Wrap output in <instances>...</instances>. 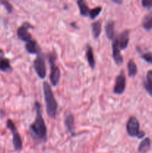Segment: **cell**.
Segmentation results:
<instances>
[{
  "label": "cell",
  "instance_id": "obj_1",
  "mask_svg": "<svg viewBox=\"0 0 152 153\" xmlns=\"http://www.w3.org/2000/svg\"><path fill=\"white\" fill-rule=\"evenodd\" d=\"M36 117L29 127L30 133L36 141L44 142L47 137V128L41 112V105L38 102L34 103Z\"/></svg>",
  "mask_w": 152,
  "mask_h": 153
},
{
  "label": "cell",
  "instance_id": "obj_2",
  "mask_svg": "<svg viewBox=\"0 0 152 153\" xmlns=\"http://www.w3.org/2000/svg\"><path fill=\"white\" fill-rule=\"evenodd\" d=\"M43 94H44V100L46 102V112L48 116L51 118H55L57 114L58 110V103L55 98L52 88L48 82H43Z\"/></svg>",
  "mask_w": 152,
  "mask_h": 153
},
{
  "label": "cell",
  "instance_id": "obj_3",
  "mask_svg": "<svg viewBox=\"0 0 152 153\" xmlns=\"http://www.w3.org/2000/svg\"><path fill=\"white\" fill-rule=\"evenodd\" d=\"M57 56L55 53H51L49 55V62L50 64V75H49V79H50L51 84L52 86H56L60 81L61 78V71L60 68L55 64V60Z\"/></svg>",
  "mask_w": 152,
  "mask_h": 153
},
{
  "label": "cell",
  "instance_id": "obj_4",
  "mask_svg": "<svg viewBox=\"0 0 152 153\" xmlns=\"http://www.w3.org/2000/svg\"><path fill=\"white\" fill-rule=\"evenodd\" d=\"M6 124H7V127L10 130L12 135H13V145L15 150L20 151L22 148V140L21 139L20 134L18 132L16 126L13 123V121L10 119L7 120Z\"/></svg>",
  "mask_w": 152,
  "mask_h": 153
},
{
  "label": "cell",
  "instance_id": "obj_5",
  "mask_svg": "<svg viewBox=\"0 0 152 153\" xmlns=\"http://www.w3.org/2000/svg\"><path fill=\"white\" fill-rule=\"evenodd\" d=\"M34 68L36 73L40 79H45L46 76V61L44 55L42 53L39 54L34 61Z\"/></svg>",
  "mask_w": 152,
  "mask_h": 153
},
{
  "label": "cell",
  "instance_id": "obj_6",
  "mask_svg": "<svg viewBox=\"0 0 152 153\" xmlns=\"http://www.w3.org/2000/svg\"><path fill=\"white\" fill-rule=\"evenodd\" d=\"M34 28V26L31 24H30L29 22H24L21 26L18 28L17 31H16L18 38L22 40V41L26 42V43L29 40H32V36L29 33L28 30H29V28Z\"/></svg>",
  "mask_w": 152,
  "mask_h": 153
},
{
  "label": "cell",
  "instance_id": "obj_7",
  "mask_svg": "<svg viewBox=\"0 0 152 153\" xmlns=\"http://www.w3.org/2000/svg\"><path fill=\"white\" fill-rule=\"evenodd\" d=\"M126 130L131 137H137L139 134V123L136 117H131L126 124Z\"/></svg>",
  "mask_w": 152,
  "mask_h": 153
},
{
  "label": "cell",
  "instance_id": "obj_8",
  "mask_svg": "<svg viewBox=\"0 0 152 153\" xmlns=\"http://www.w3.org/2000/svg\"><path fill=\"white\" fill-rule=\"evenodd\" d=\"M125 88H126V77H125L124 71L122 70L116 78V82H115V85L113 88V93L115 94L120 95V94H123Z\"/></svg>",
  "mask_w": 152,
  "mask_h": 153
},
{
  "label": "cell",
  "instance_id": "obj_9",
  "mask_svg": "<svg viewBox=\"0 0 152 153\" xmlns=\"http://www.w3.org/2000/svg\"><path fill=\"white\" fill-rule=\"evenodd\" d=\"M115 38H116L121 50L125 49L128 47V43H129V31L125 30V31H122L119 35L116 36Z\"/></svg>",
  "mask_w": 152,
  "mask_h": 153
},
{
  "label": "cell",
  "instance_id": "obj_10",
  "mask_svg": "<svg viewBox=\"0 0 152 153\" xmlns=\"http://www.w3.org/2000/svg\"><path fill=\"white\" fill-rule=\"evenodd\" d=\"M112 51H113L112 56H113L115 63L117 65L122 64V62H123V57L121 55V49L119 48V45H118L116 38L113 39V43H112Z\"/></svg>",
  "mask_w": 152,
  "mask_h": 153
},
{
  "label": "cell",
  "instance_id": "obj_11",
  "mask_svg": "<svg viewBox=\"0 0 152 153\" xmlns=\"http://www.w3.org/2000/svg\"><path fill=\"white\" fill-rule=\"evenodd\" d=\"M64 123L67 131L71 134H73L75 131V117L71 112L68 111L66 113Z\"/></svg>",
  "mask_w": 152,
  "mask_h": 153
},
{
  "label": "cell",
  "instance_id": "obj_12",
  "mask_svg": "<svg viewBox=\"0 0 152 153\" xmlns=\"http://www.w3.org/2000/svg\"><path fill=\"white\" fill-rule=\"evenodd\" d=\"M25 49L28 53L37 54V55L40 54V51H41L40 46L35 40H31L25 43Z\"/></svg>",
  "mask_w": 152,
  "mask_h": 153
},
{
  "label": "cell",
  "instance_id": "obj_13",
  "mask_svg": "<svg viewBox=\"0 0 152 153\" xmlns=\"http://www.w3.org/2000/svg\"><path fill=\"white\" fill-rule=\"evenodd\" d=\"M105 32L107 38L109 40H113L116 37V31H115V22L113 20H109L105 25Z\"/></svg>",
  "mask_w": 152,
  "mask_h": 153
},
{
  "label": "cell",
  "instance_id": "obj_14",
  "mask_svg": "<svg viewBox=\"0 0 152 153\" xmlns=\"http://www.w3.org/2000/svg\"><path fill=\"white\" fill-rule=\"evenodd\" d=\"M86 58L89 67L92 69L95 68V60L94 58L93 50H92V48L90 45H87L86 47Z\"/></svg>",
  "mask_w": 152,
  "mask_h": 153
},
{
  "label": "cell",
  "instance_id": "obj_15",
  "mask_svg": "<svg viewBox=\"0 0 152 153\" xmlns=\"http://www.w3.org/2000/svg\"><path fill=\"white\" fill-rule=\"evenodd\" d=\"M142 25L145 29L150 31L152 29V11L149 12L143 17L142 21Z\"/></svg>",
  "mask_w": 152,
  "mask_h": 153
},
{
  "label": "cell",
  "instance_id": "obj_16",
  "mask_svg": "<svg viewBox=\"0 0 152 153\" xmlns=\"http://www.w3.org/2000/svg\"><path fill=\"white\" fill-rule=\"evenodd\" d=\"M77 4L78 5L79 10H80V15L83 16H89V11L90 9L89 8V6L86 3V1H83V0H79L77 1Z\"/></svg>",
  "mask_w": 152,
  "mask_h": 153
},
{
  "label": "cell",
  "instance_id": "obj_17",
  "mask_svg": "<svg viewBox=\"0 0 152 153\" xmlns=\"http://www.w3.org/2000/svg\"><path fill=\"white\" fill-rule=\"evenodd\" d=\"M91 28H92L93 38L97 39L101 33V21H96V22H92V25H91Z\"/></svg>",
  "mask_w": 152,
  "mask_h": 153
},
{
  "label": "cell",
  "instance_id": "obj_18",
  "mask_svg": "<svg viewBox=\"0 0 152 153\" xmlns=\"http://www.w3.org/2000/svg\"><path fill=\"white\" fill-rule=\"evenodd\" d=\"M151 140L148 137H146L144 140H142L138 147V151L140 153H146L150 149Z\"/></svg>",
  "mask_w": 152,
  "mask_h": 153
},
{
  "label": "cell",
  "instance_id": "obj_19",
  "mask_svg": "<svg viewBox=\"0 0 152 153\" xmlns=\"http://www.w3.org/2000/svg\"><path fill=\"white\" fill-rule=\"evenodd\" d=\"M127 68H128V76L130 77H134L137 75V67L136 63L133 61L132 59L129 60V61L128 62V66H127Z\"/></svg>",
  "mask_w": 152,
  "mask_h": 153
},
{
  "label": "cell",
  "instance_id": "obj_20",
  "mask_svg": "<svg viewBox=\"0 0 152 153\" xmlns=\"http://www.w3.org/2000/svg\"><path fill=\"white\" fill-rule=\"evenodd\" d=\"M10 69V63L7 58L0 56V70L6 72Z\"/></svg>",
  "mask_w": 152,
  "mask_h": 153
},
{
  "label": "cell",
  "instance_id": "obj_21",
  "mask_svg": "<svg viewBox=\"0 0 152 153\" xmlns=\"http://www.w3.org/2000/svg\"><path fill=\"white\" fill-rule=\"evenodd\" d=\"M101 10H102V7L101 6H97V7L91 9L89 13V16L90 17V19H95L101 13Z\"/></svg>",
  "mask_w": 152,
  "mask_h": 153
},
{
  "label": "cell",
  "instance_id": "obj_22",
  "mask_svg": "<svg viewBox=\"0 0 152 153\" xmlns=\"http://www.w3.org/2000/svg\"><path fill=\"white\" fill-rule=\"evenodd\" d=\"M143 86H144L145 89L146 90L148 94L152 97V84L148 81H145L144 83H143Z\"/></svg>",
  "mask_w": 152,
  "mask_h": 153
},
{
  "label": "cell",
  "instance_id": "obj_23",
  "mask_svg": "<svg viewBox=\"0 0 152 153\" xmlns=\"http://www.w3.org/2000/svg\"><path fill=\"white\" fill-rule=\"evenodd\" d=\"M142 58L148 63L152 64V53L151 52H145L141 55Z\"/></svg>",
  "mask_w": 152,
  "mask_h": 153
},
{
  "label": "cell",
  "instance_id": "obj_24",
  "mask_svg": "<svg viewBox=\"0 0 152 153\" xmlns=\"http://www.w3.org/2000/svg\"><path fill=\"white\" fill-rule=\"evenodd\" d=\"M0 3H1V4H3V6L5 7V9L7 10V11L8 12V13H11V12L13 11V7H12L11 4H10L9 1H0Z\"/></svg>",
  "mask_w": 152,
  "mask_h": 153
},
{
  "label": "cell",
  "instance_id": "obj_25",
  "mask_svg": "<svg viewBox=\"0 0 152 153\" xmlns=\"http://www.w3.org/2000/svg\"><path fill=\"white\" fill-rule=\"evenodd\" d=\"M142 4L144 7L146 8H151L152 7V0H142Z\"/></svg>",
  "mask_w": 152,
  "mask_h": 153
},
{
  "label": "cell",
  "instance_id": "obj_26",
  "mask_svg": "<svg viewBox=\"0 0 152 153\" xmlns=\"http://www.w3.org/2000/svg\"><path fill=\"white\" fill-rule=\"evenodd\" d=\"M147 81L152 84V70H149L147 73Z\"/></svg>",
  "mask_w": 152,
  "mask_h": 153
},
{
  "label": "cell",
  "instance_id": "obj_27",
  "mask_svg": "<svg viewBox=\"0 0 152 153\" xmlns=\"http://www.w3.org/2000/svg\"><path fill=\"white\" fill-rule=\"evenodd\" d=\"M113 2L116 3V4H122V1H115V0H113Z\"/></svg>",
  "mask_w": 152,
  "mask_h": 153
}]
</instances>
